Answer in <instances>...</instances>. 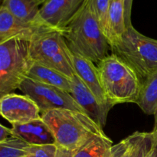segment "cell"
<instances>
[{"label": "cell", "mask_w": 157, "mask_h": 157, "mask_svg": "<svg viewBox=\"0 0 157 157\" xmlns=\"http://www.w3.org/2000/svg\"><path fill=\"white\" fill-rule=\"evenodd\" d=\"M23 157H28L27 156H23Z\"/></svg>", "instance_id": "obj_31"}, {"label": "cell", "mask_w": 157, "mask_h": 157, "mask_svg": "<svg viewBox=\"0 0 157 157\" xmlns=\"http://www.w3.org/2000/svg\"><path fill=\"white\" fill-rule=\"evenodd\" d=\"M51 30L57 29L21 21L0 6V44L14 38L30 42L40 34Z\"/></svg>", "instance_id": "obj_10"}, {"label": "cell", "mask_w": 157, "mask_h": 157, "mask_svg": "<svg viewBox=\"0 0 157 157\" xmlns=\"http://www.w3.org/2000/svg\"><path fill=\"white\" fill-rule=\"evenodd\" d=\"M29 52L33 61L55 69L68 78L75 75L62 31L51 30L40 34L29 42Z\"/></svg>", "instance_id": "obj_6"}, {"label": "cell", "mask_w": 157, "mask_h": 157, "mask_svg": "<svg viewBox=\"0 0 157 157\" xmlns=\"http://www.w3.org/2000/svg\"><path fill=\"white\" fill-rule=\"evenodd\" d=\"M69 55L75 75L82 80L83 82L87 86L102 105L112 108L113 107L108 104L103 90L98 66L70 48Z\"/></svg>", "instance_id": "obj_12"}, {"label": "cell", "mask_w": 157, "mask_h": 157, "mask_svg": "<svg viewBox=\"0 0 157 157\" xmlns=\"http://www.w3.org/2000/svg\"><path fill=\"white\" fill-rule=\"evenodd\" d=\"M26 78L37 82L56 87L71 94V85L70 78L61 72L45 65L32 61Z\"/></svg>", "instance_id": "obj_14"}, {"label": "cell", "mask_w": 157, "mask_h": 157, "mask_svg": "<svg viewBox=\"0 0 157 157\" xmlns=\"http://www.w3.org/2000/svg\"><path fill=\"white\" fill-rule=\"evenodd\" d=\"M156 133L136 132L133 157H157Z\"/></svg>", "instance_id": "obj_19"}, {"label": "cell", "mask_w": 157, "mask_h": 157, "mask_svg": "<svg viewBox=\"0 0 157 157\" xmlns=\"http://www.w3.org/2000/svg\"><path fill=\"white\" fill-rule=\"evenodd\" d=\"M110 0H90L94 12L108 39V10ZM110 43V42H109Z\"/></svg>", "instance_id": "obj_21"}, {"label": "cell", "mask_w": 157, "mask_h": 157, "mask_svg": "<svg viewBox=\"0 0 157 157\" xmlns=\"http://www.w3.org/2000/svg\"><path fill=\"white\" fill-rule=\"evenodd\" d=\"M18 89L35 101L41 113L55 109H71L84 112L70 93L56 87L25 78Z\"/></svg>", "instance_id": "obj_7"}, {"label": "cell", "mask_w": 157, "mask_h": 157, "mask_svg": "<svg viewBox=\"0 0 157 157\" xmlns=\"http://www.w3.org/2000/svg\"><path fill=\"white\" fill-rule=\"evenodd\" d=\"M0 113L12 125L23 124L41 118V111L35 101L25 94L14 92L0 98Z\"/></svg>", "instance_id": "obj_8"}, {"label": "cell", "mask_w": 157, "mask_h": 157, "mask_svg": "<svg viewBox=\"0 0 157 157\" xmlns=\"http://www.w3.org/2000/svg\"><path fill=\"white\" fill-rule=\"evenodd\" d=\"M135 140H136V132L130 135V144L123 157H133Z\"/></svg>", "instance_id": "obj_26"}, {"label": "cell", "mask_w": 157, "mask_h": 157, "mask_svg": "<svg viewBox=\"0 0 157 157\" xmlns=\"http://www.w3.org/2000/svg\"><path fill=\"white\" fill-rule=\"evenodd\" d=\"M124 8H125V22L126 27L128 28L132 25L131 14L132 6H133V0H124Z\"/></svg>", "instance_id": "obj_24"}, {"label": "cell", "mask_w": 157, "mask_h": 157, "mask_svg": "<svg viewBox=\"0 0 157 157\" xmlns=\"http://www.w3.org/2000/svg\"><path fill=\"white\" fill-rule=\"evenodd\" d=\"M156 133V144H155V147H156V150H157V130L156 131H153Z\"/></svg>", "instance_id": "obj_30"}, {"label": "cell", "mask_w": 157, "mask_h": 157, "mask_svg": "<svg viewBox=\"0 0 157 157\" xmlns=\"http://www.w3.org/2000/svg\"><path fill=\"white\" fill-rule=\"evenodd\" d=\"M86 0H47L40 7V17L44 24L62 31L78 13Z\"/></svg>", "instance_id": "obj_9"}, {"label": "cell", "mask_w": 157, "mask_h": 157, "mask_svg": "<svg viewBox=\"0 0 157 157\" xmlns=\"http://www.w3.org/2000/svg\"><path fill=\"white\" fill-rule=\"evenodd\" d=\"M98 67L103 90L110 106L124 103L136 104L142 81L127 63L112 53L104 58Z\"/></svg>", "instance_id": "obj_3"}, {"label": "cell", "mask_w": 157, "mask_h": 157, "mask_svg": "<svg viewBox=\"0 0 157 157\" xmlns=\"http://www.w3.org/2000/svg\"><path fill=\"white\" fill-rule=\"evenodd\" d=\"M113 146V141L106 134L95 136L72 152L71 157H106Z\"/></svg>", "instance_id": "obj_18"}, {"label": "cell", "mask_w": 157, "mask_h": 157, "mask_svg": "<svg viewBox=\"0 0 157 157\" xmlns=\"http://www.w3.org/2000/svg\"><path fill=\"white\" fill-rule=\"evenodd\" d=\"M32 61L29 41L14 38L0 44V98L18 89Z\"/></svg>", "instance_id": "obj_5"}, {"label": "cell", "mask_w": 157, "mask_h": 157, "mask_svg": "<svg viewBox=\"0 0 157 157\" xmlns=\"http://www.w3.org/2000/svg\"><path fill=\"white\" fill-rule=\"evenodd\" d=\"M35 1L37 2V3H38V4L39 5V6H41V5L44 4V3L45 2L47 1V0H35Z\"/></svg>", "instance_id": "obj_29"}, {"label": "cell", "mask_w": 157, "mask_h": 157, "mask_svg": "<svg viewBox=\"0 0 157 157\" xmlns=\"http://www.w3.org/2000/svg\"><path fill=\"white\" fill-rule=\"evenodd\" d=\"M12 129L15 137L29 145L56 144L52 130L41 117L26 124L12 125Z\"/></svg>", "instance_id": "obj_13"}, {"label": "cell", "mask_w": 157, "mask_h": 157, "mask_svg": "<svg viewBox=\"0 0 157 157\" xmlns=\"http://www.w3.org/2000/svg\"><path fill=\"white\" fill-rule=\"evenodd\" d=\"M58 152L57 144L30 145L28 148V157H56Z\"/></svg>", "instance_id": "obj_22"}, {"label": "cell", "mask_w": 157, "mask_h": 157, "mask_svg": "<svg viewBox=\"0 0 157 157\" xmlns=\"http://www.w3.org/2000/svg\"><path fill=\"white\" fill-rule=\"evenodd\" d=\"M154 126H153V131H156L157 130V107L156 109V111H155L154 114Z\"/></svg>", "instance_id": "obj_28"}, {"label": "cell", "mask_w": 157, "mask_h": 157, "mask_svg": "<svg viewBox=\"0 0 157 157\" xmlns=\"http://www.w3.org/2000/svg\"><path fill=\"white\" fill-rule=\"evenodd\" d=\"M108 41L113 46L125 32V8L124 0H110L108 10Z\"/></svg>", "instance_id": "obj_16"}, {"label": "cell", "mask_w": 157, "mask_h": 157, "mask_svg": "<svg viewBox=\"0 0 157 157\" xmlns=\"http://www.w3.org/2000/svg\"><path fill=\"white\" fill-rule=\"evenodd\" d=\"M111 51L136 72L141 81L157 71V40L140 33L133 25L127 28Z\"/></svg>", "instance_id": "obj_4"}, {"label": "cell", "mask_w": 157, "mask_h": 157, "mask_svg": "<svg viewBox=\"0 0 157 157\" xmlns=\"http://www.w3.org/2000/svg\"><path fill=\"white\" fill-rule=\"evenodd\" d=\"M136 104L146 114H154L157 107V71L142 81Z\"/></svg>", "instance_id": "obj_17"}, {"label": "cell", "mask_w": 157, "mask_h": 157, "mask_svg": "<svg viewBox=\"0 0 157 157\" xmlns=\"http://www.w3.org/2000/svg\"><path fill=\"white\" fill-rule=\"evenodd\" d=\"M41 117L52 130L58 147L74 152L92 138L104 135L99 124L85 113L71 109L44 112Z\"/></svg>", "instance_id": "obj_2"}, {"label": "cell", "mask_w": 157, "mask_h": 157, "mask_svg": "<svg viewBox=\"0 0 157 157\" xmlns=\"http://www.w3.org/2000/svg\"><path fill=\"white\" fill-rule=\"evenodd\" d=\"M71 91V94L81 107L84 113L88 115L101 127L107 124V118L111 108L102 105L95 95L77 75L70 78Z\"/></svg>", "instance_id": "obj_11"}, {"label": "cell", "mask_w": 157, "mask_h": 157, "mask_svg": "<svg viewBox=\"0 0 157 157\" xmlns=\"http://www.w3.org/2000/svg\"><path fill=\"white\" fill-rule=\"evenodd\" d=\"M63 35L70 48L94 64H99L111 50L90 0H86L81 10L65 28Z\"/></svg>", "instance_id": "obj_1"}, {"label": "cell", "mask_w": 157, "mask_h": 157, "mask_svg": "<svg viewBox=\"0 0 157 157\" xmlns=\"http://www.w3.org/2000/svg\"><path fill=\"white\" fill-rule=\"evenodd\" d=\"M130 144V136L120 141L116 145H113L110 153L106 157H123Z\"/></svg>", "instance_id": "obj_23"}, {"label": "cell", "mask_w": 157, "mask_h": 157, "mask_svg": "<svg viewBox=\"0 0 157 157\" xmlns=\"http://www.w3.org/2000/svg\"><path fill=\"white\" fill-rule=\"evenodd\" d=\"M1 6L19 20L32 24L46 25L41 21L40 6L35 0H2Z\"/></svg>", "instance_id": "obj_15"}, {"label": "cell", "mask_w": 157, "mask_h": 157, "mask_svg": "<svg viewBox=\"0 0 157 157\" xmlns=\"http://www.w3.org/2000/svg\"><path fill=\"white\" fill-rule=\"evenodd\" d=\"M29 144L18 137L0 143V157H23L28 155Z\"/></svg>", "instance_id": "obj_20"}, {"label": "cell", "mask_w": 157, "mask_h": 157, "mask_svg": "<svg viewBox=\"0 0 157 157\" xmlns=\"http://www.w3.org/2000/svg\"><path fill=\"white\" fill-rule=\"evenodd\" d=\"M12 137H15L12 129L6 127V126L2 124L0 126V143L11 139Z\"/></svg>", "instance_id": "obj_25"}, {"label": "cell", "mask_w": 157, "mask_h": 157, "mask_svg": "<svg viewBox=\"0 0 157 157\" xmlns=\"http://www.w3.org/2000/svg\"><path fill=\"white\" fill-rule=\"evenodd\" d=\"M72 152L67 151V150H64L62 148L58 147V152L56 157H71Z\"/></svg>", "instance_id": "obj_27"}]
</instances>
